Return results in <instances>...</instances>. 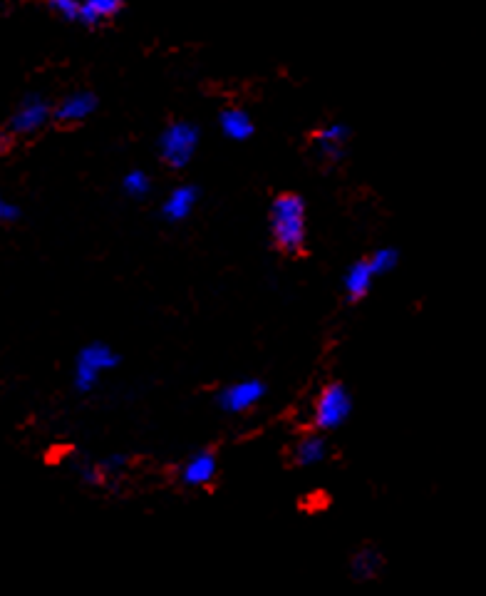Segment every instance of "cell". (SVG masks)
I'll return each instance as SVG.
<instances>
[{
    "label": "cell",
    "instance_id": "e0dca14e",
    "mask_svg": "<svg viewBox=\"0 0 486 596\" xmlns=\"http://www.w3.org/2000/svg\"><path fill=\"white\" fill-rule=\"evenodd\" d=\"M367 261H370L375 276H385L397 269V264H400V251H397L395 246H380V249L367 256Z\"/></svg>",
    "mask_w": 486,
    "mask_h": 596
},
{
    "label": "cell",
    "instance_id": "7c38bea8",
    "mask_svg": "<svg viewBox=\"0 0 486 596\" xmlns=\"http://www.w3.org/2000/svg\"><path fill=\"white\" fill-rule=\"evenodd\" d=\"M375 279L377 276L367 259H358L355 264H350V269L345 271L343 276V289H345V296H348V303L365 301V296L372 291Z\"/></svg>",
    "mask_w": 486,
    "mask_h": 596
},
{
    "label": "cell",
    "instance_id": "7a4b0ae2",
    "mask_svg": "<svg viewBox=\"0 0 486 596\" xmlns=\"http://www.w3.org/2000/svg\"><path fill=\"white\" fill-rule=\"evenodd\" d=\"M350 413H353V395H350L348 385L340 383V380L325 383L313 403L315 430L323 435L333 433V430L343 428L348 423Z\"/></svg>",
    "mask_w": 486,
    "mask_h": 596
},
{
    "label": "cell",
    "instance_id": "9c48e42d",
    "mask_svg": "<svg viewBox=\"0 0 486 596\" xmlns=\"http://www.w3.org/2000/svg\"><path fill=\"white\" fill-rule=\"evenodd\" d=\"M348 142H350V127L343 125V122H335V125L323 127V130L313 135V145L318 147L320 159L328 164L343 162L345 154H348Z\"/></svg>",
    "mask_w": 486,
    "mask_h": 596
},
{
    "label": "cell",
    "instance_id": "ba28073f",
    "mask_svg": "<svg viewBox=\"0 0 486 596\" xmlns=\"http://www.w3.org/2000/svg\"><path fill=\"white\" fill-rule=\"evenodd\" d=\"M100 107V100L92 90H75L55 105L53 110V122L60 127L67 125H80L87 117H92Z\"/></svg>",
    "mask_w": 486,
    "mask_h": 596
},
{
    "label": "cell",
    "instance_id": "8992f818",
    "mask_svg": "<svg viewBox=\"0 0 486 596\" xmlns=\"http://www.w3.org/2000/svg\"><path fill=\"white\" fill-rule=\"evenodd\" d=\"M268 388L263 380L258 378H246L239 380V383H231L226 388H221L216 393V405H219L224 413L231 415H243L251 408H256L263 398H266Z\"/></svg>",
    "mask_w": 486,
    "mask_h": 596
},
{
    "label": "cell",
    "instance_id": "3957f363",
    "mask_svg": "<svg viewBox=\"0 0 486 596\" xmlns=\"http://www.w3.org/2000/svg\"><path fill=\"white\" fill-rule=\"evenodd\" d=\"M201 130L189 120H174L162 130L157 149L169 169H184L199 149Z\"/></svg>",
    "mask_w": 486,
    "mask_h": 596
},
{
    "label": "cell",
    "instance_id": "6da1fadb",
    "mask_svg": "<svg viewBox=\"0 0 486 596\" xmlns=\"http://www.w3.org/2000/svg\"><path fill=\"white\" fill-rule=\"evenodd\" d=\"M271 239L281 254L303 256L308 244V214H305V199L296 192H283L273 199L271 214Z\"/></svg>",
    "mask_w": 486,
    "mask_h": 596
},
{
    "label": "cell",
    "instance_id": "ac0fdd59",
    "mask_svg": "<svg viewBox=\"0 0 486 596\" xmlns=\"http://www.w3.org/2000/svg\"><path fill=\"white\" fill-rule=\"evenodd\" d=\"M75 472H77V477H80L82 482H85V485H90V487H105L107 485V475L105 472H102V467H100V462H75Z\"/></svg>",
    "mask_w": 486,
    "mask_h": 596
},
{
    "label": "cell",
    "instance_id": "5bb4252c",
    "mask_svg": "<svg viewBox=\"0 0 486 596\" xmlns=\"http://www.w3.org/2000/svg\"><path fill=\"white\" fill-rule=\"evenodd\" d=\"M328 452V438H325L323 433H310L303 435L296 447H293V462H296L298 467H315L328 460Z\"/></svg>",
    "mask_w": 486,
    "mask_h": 596
},
{
    "label": "cell",
    "instance_id": "5b68a950",
    "mask_svg": "<svg viewBox=\"0 0 486 596\" xmlns=\"http://www.w3.org/2000/svg\"><path fill=\"white\" fill-rule=\"evenodd\" d=\"M53 110L55 107L50 105L40 92H28V95H23V100L18 102L13 115H10L5 135L15 137V140L38 135L40 130H45V127L53 122Z\"/></svg>",
    "mask_w": 486,
    "mask_h": 596
},
{
    "label": "cell",
    "instance_id": "d6986e66",
    "mask_svg": "<svg viewBox=\"0 0 486 596\" xmlns=\"http://www.w3.org/2000/svg\"><path fill=\"white\" fill-rule=\"evenodd\" d=\"M48 8L65 23H80L82 3H77V0H50Z\"/></svg>",
    "mask_w": 486,
    "mask_h": 596
},
{
    "label": "cell",
    "instance_id": "9a60e30c",
    "mask_svg": "<svg viewBox=\"0 0 486 596\" xmlns=\"http://www.w3.org/2000/svg\"><path fill=\"white\" fill-rule=\"evenodd\" d=\"M122 10V0H87V3H82L80 25H85V28H100V25L115 20Z\"/></svg>",
    "mask_w": 486,
    "mask_h": 596
},
{
    "label": "cell",
    "instance_id": "44dd1931",
    "mask_svg": "<svg viewBox=\"0 0 486 596\" xmlns=\"http://www.w3.org/2000/svg\"><path fill=\"white\" fill-rule=\"evenodd\" d=\"M20 217H23V212H20L18 204L8 202V199H3V202H0V219H3L5 224H15Z\"/></svg>",
    "mask_w": 486,
    "mask_h": 596
},
{
    "label": "cell",
    "instance_id": "ffe728a7",
    "mask_svg": "<svg viewBox=\"0 0 486 596\" xmlns=\"http://www.w3.org/2000/svg\"><path fill=\"white\" fill-rule=\"evenodd\" d=\"M127 462H129L127 455H110L100 462V467H102V472L107 475V480H115V477L122 475V470L127 467Z\"/></svg>",
    "mask_w": 486,
    "mask_h": 596
},
{
    "label": "cell",
    "instance_id": "8fae6325",
    "mask_svg": "<svg viewBox=\"0 0 486 596\" xmlns=\"http://www.w3.org/2000/svg\"><path fill=\"white\" fill-rule=\"evenodd\" d=\"M199 199L201 189L196 187V184H179V187H174L172 192H169V197L164 199L162 217L172 224L186 222V219L191 217V212L196 209V204H199Z\"/></svg>",
    "mask_w": 486,
    "mask_h": 596
},
{
    "label": "cell",
    "instance_id": "30bf717a",
    "mask_svg": "<svg viewBox=\"0 0 486 596\" xmlns=\"http://www.w3.org/2000/svg\"><path fill=\"white\" fill-rule=\"evenodd\" d=\"M382 572H385V554L377 547H372V544H365V547L355 549V552L350 554L348 574L353 582H377V579L382 577Z\"/></svg>",
    "mask_w": 486,
    "mask_h": 596
},
{
    "label": "cell",
    "instance_id": "4fadbf2b",
    "mask_svg": "<svg viewBox=\"0 0 486 596\" xmlns=\"http://www.w3.org/2000/svg\"><path fill=\"white\" fill-rule=\"evenodd\" d=\"M219 127L229 140L248 142L256 135V122L243 107H226L219 112Z\"/></svg>",
    "mask_w": 486,
    "mask_h": 596
},
{
    "label": "cell",
    "instance_id": "52a82bcc",
    "mask_svg": "<svg viewBox=\"0 0 486 596\" xmlns=\"http://www.w3.org/2000/svg\"><path fill=\"white\" fill-rule=\"evenodd\" d=\"M216 475H219V457H216V452L199 450L182 462L177 480L186 490H201V487H209L216 480Z\"/></svg>",
    "mask_w": 486,
    "mask_h": 596
},
{
    "label": "cell",
    "instance_id": "2e32d148",
    "mask_svg": "<svg viewBox=\"0 0 486 596\" xmlns=\"http://www.w3.org/2000/svg\"><path fill=\"white\" fill-rule=\"evenodd\" d=\"M122 189L127 197L142 199L152 192V177L144 169H129L122 177Z\"/></svg>",
    "mask_w": 486,
    "mask_h": 596
},
{
    "label": "cell",
    "instance_id": "277c9868",
    "mask_svg": "<svg viewBox=\"0 0 486 596\" xmlns=\"http://www.w3.org/2000/svg\"><path fill=\"white\" fill-rule=\"evenodd\" d=\"M122 363L120 353L112 351L107 343L95 341L87 343L80 353H77L75 361V373H72V383H75L77 393H92L97 388V380H100L102 373L112 371Z\"/></svg>",
    "mask_w": 486,
    "mask_h": 596
}]
</instances>
